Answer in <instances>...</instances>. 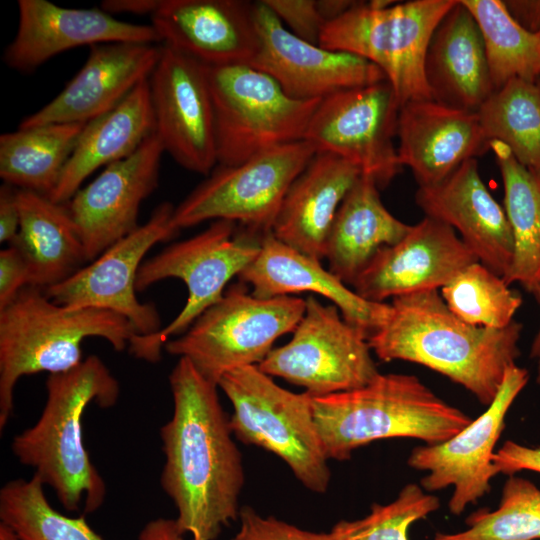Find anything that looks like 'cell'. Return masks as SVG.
Here are the masks:
<instances>
[{
    "label": "cell",
    "mask_w": 540,
    "mask_h": 540,
    "mask_svg": "<svg viewBox=\"0 0 540 540\" xmlns=\"http://www.w3.org/2000/svg\"><path fill=\"white\" fill-rule=\"evenodd\" d=\"M47 399L37 422L16 435L17 460L51 487L67 511H97L106 497L105 482L93 465L82 435V417L92 402L113 407L120 394L117 379L104 362L90 355L74 368L49 374Z\"/></svg>",
    "instance_id": "obj_3"
},
{
    "label": "cell",
    "mask_w": 540,
    "mask_h": 540,
    "mask_svg": "<svg viewBox=\"0 0 540 540\" xmlns=\"http://www.w3.org/2000/svg\"><path fill=\"white\" fill-rule=\"evenodd\" d=\"M509 14L524 29L540 32V0H504Z\"/></svg>",
    "instance_id": "obj_44"
},
{
    "label": "cell",
    "mask_w": 540,
    "mask_h": 540,
    "mask_svg": "<svg viewBox=\"0 0 540 540\" xmlns=\"http://www.w3.org/2000/svg\"><path fill=\"white\" fill-rule=\"evenodd\" d=\"M158 5V0H105L101 3V9L113 13L151 14Z\"/></svg>",
    "instance_id": "obj_46"
},
{
    "label": "cell",
    "mask_w": 540,
    "mask_h": 540,
    "mask_svg": "<svg viewBox=\"0 0 540 540\" xmlns=\"http://www.w3.org/2000/svg\"><path fill=\"white\" fill-rule=\"evenodd\" d=\"M379 188L364 175L340 204L326 241L329 271L352 285L375 254L400 241L409 231L381 201Z\"/></svg>",
    "instance_id": "obj_29"
},
{
    "label": "cell",
    "mask_w": 540,
    "mask_h": 540,
    "mask_svg": "<svg viewBox=\"0 0 540 540\" xmlns=\"http://www.w3.org/2000/svg\"><path fill=\"white\" fill-rule=\"evenodd\" d=\"M20 228L14 246L24 257L29 286L45 290L56 285L86 263L83 243L66 206L48 196L18 189Z\"/></svg>",
    "instance_id": "obj_30"
},
{
    "label": "cell",
    "mask_w": 540,
    "mask_h": 540,
    "mask_svg": "<svg viewBox=\"0 0 540 540\" xmlns=\"http://www.w3.org/2000/svg\"><path fill=\"white\" fill-rule=\"evenodd\" d=\"M390 305L387 320L368 337L379 359L421 364L463 386L480 403H492L520 355L522 324H468L450 311L438 290L396 297Z\"/></svg>",
    "instance_id": "obj_2"
},
{
    "label": "cell",
    "mask_w": 540,
    "mask_h": 540,
    "mask_svg": "<svg viewBox=\"0 0 540 540\" xmlns=\"http://www.w3.org/2000/svg\"><path fill=\"white\" fill-rule=\"evenodd\" d=\"M0 540H21L15 531L3 522H0Z\"/></svg>",
    "instance_id": "obj_49"
},
{
    "label": "cell",
    "mask_w": 540,
    "mask_h": 540,
    "mask_svg": "<svg viewBox=\"0 0 540 540\" xmlns=\"http://www.w3.org/2000/svg\"><path fill=\"white\" fill-rule=\"evenodd\" d=\"M154 131L148 78L111 111L85 124L49 198L67 203L92 173L133 154Z\"/></svg>",
    "instance_id": "obj_28"
},
{
    "label": "cell",
    "mask_w": 540,
    "mask_h": 540,
    "mask_svg": "<svg viewBox=\"0 0 540 540\" xmlns=\"http://www.w3.org/2000/svg\"><path fill=\"white\" fill-rule=\"evenodd\" d=\"M18 27L3 52L12 70L28 73L67 50L108 42L162 43L152 25L122 21L103 9L65 8L47 0H19Z\"/></svg>",
    "instance_id": "obj_20"
},
{
    "label": "cell",
    "mask_w": 540,
    "mask_h": 540,
    "mask_svg": "<svg viewBox=\"0 0 540 540\" xmlns=\"http://www.w3.org/2000/svg\"><path fill=\"white\" fill-rule=\"evenodd\" d=\"M136 334L132 324L113 311L66 307L50 300L41 288H23L0 309V430L13 414L20 378L79 365L81 344L88 337L103 338L123 351Z\"/></svg>",
    "instance_id": "obj_5"
},
{
    "label": "cell",
    "mask_w": 540,
    "mask_h": 540,
    "mask_svg": "<svg viewBox=\"0 0 540 540\" xmlns=\"http://www.w3.org/2000/svg\"><path fill=\"white\" fill-rule=\"evenodd\" d=\"M86 123L19 128L0 136V177L17 189L50 196Z\"/></svg>",
    "instance_id": "obj_32"
},
{
    "label": "cell",
    "mask_w": 540,
    "mask_h": 540,
    "mask_svg": "<svg viewBox=\"0 0 540 540\" xmlns=\"http://www.w3.org/2000/svg\"><path fill=\"white\" fill-rule=\"evenodd\" d=\"M357 2L355 0H316L318 11L326 24L345 14Z\"/></svg>",
    "instance_id": "obj_47"
},
{
    "label": "cell",
    "mask_w": 540,
    "mask_h": 540,
    "mask_svg": "<svg viewBox=\"0 0 540 540\" xmlns=\"http://www.w3.org/2000/svg\"><path fill=\"white\" fill-rule=\"evenodd\" d=\"M0 522L21 540H104L84 515L70 517L53 508L35 475L11 480L1 488Z\"/></svg>",
    "instance_id": "obj_35"
},
{
    "label": "cell",
    "mask_w": 540,
    "mask_h": 540,
    "mask_svg": "<svg viewBox=\"0 0 540 540\" xmlns=\"http://www.w3.org/2000/svg\"><path fill=\"white\" fill-rule=\"evenodd\" d=\"M424 71L432 99L449 107L477 112L494 92L480 29L460 0L433 32Z\"/></svg>",
    "instance_id": "obj_27"
},
{
    "label": "cell",
    "mask_w": 540,
    "mask_h": 540,
    "mask_svg": "<svg viewBox=\"0 0 540 540\" xmlns=\"http://www.w3.org/2000/svg\"><path fill=\"white\" fill-rule=\"evenodd\" d=\"M162 45L108 42L90 47L85 64L63 90L19 128L53 123H88L115 108L150 78Z\"/></svg>",
    "instance_id": "obj_21"
},
{
    "label": "cell",
    "mask_w": 540,
    "mask_h": 540,
    "mask_svg": "<svg viewBox=\"0 0 540 540\" xmlns=\"http://www.w3.org/2000/svg\"><path fill=\"white\" fill-rule=\"evenodd\" d=\"M452 313L462 321L491 328L510 325L522 304L521 295L479 261L466 267L441 289Z\"/></svg>",
    "instance_id": "obj_37"
},
{
    "label": "cell",
    "mask_w": 540,
    "mask_h": 540,
    "mask_svg": "<svg viewBox=\"0 0 540 540\" xmlns=\"http://www.w3.org/2000/svg\"><path fill=\"white\" fill-rule=\"evenodd\" d=\"M484 42L494 91L514 78L540 80V34L520 26L502 0H460Z\"/></svg>",
    "instance_id": "obj_33"
},
{
    "label": "cell",
    "mask_w": 540,
    "mask_h": 540,
    "mask_svg": "<svg viewBox=\"0 0 540 540\" xmlns=\"http://www.w3.org/2000/svg\"><path fill=\"white\" fill-rule=\"evenodd\" d=\"M539 34H540V32H539Z\"/></svg>",
    "instance_id": "obj_50"
},
{
    "label": "cell",
    "mask_w": 540,
    "mask_h": 540,
    "mask_svg": "<svg viewBox=\"0 0 540 540\" xmlns=\"http://www.w3.org/2000/svg\"><path fill=\"white\" fill-rule=\"evenodd\" d=\"M241 283L252 286L259 298L291 296L313 292L326 297L343 318L367 337L387 320L391 305L360 297L337 278L321 261L311 258L278 240L272 232L261 239L259 253L239 274Z\"/></svg>",
    "instance_id": "obj_25"
},
{
    "label": "cell",
    "mask_w": 540,
    "mask_h": 540,
    "mask_svg": "<svg viewBox=\"0 0 540 540\" xmlns=\"http://www.w3.org/2000/svg\"><path fill=\"white\" fill-rule=\"evenodd\" d=\"M497 473L514 475L522 470L540 473V447H527L508 440L493 455Z\"/></svg>",
    "instance_id": "obj_42"
},
{
    "label": "cell",
    "mask_w": 540,
    "mask_h": 540,
    "mask_svg": "<svg viewBox=\"0 0 540 540\" xmlns=\"http://www.w3.org/2000/svg\"><path fill=\"white\" fill-rule=\"evenodd\" d=\"M454 229L425 216L397 243L381 248L353 284L372 302H384L449 284L477 262Z\"/></svg>",
    "instance_id": "obj_19"
},
{
    "label": "cell",
    "mask_w": 540,
    "mask_h": 540,
    "mask_svg": "<svg viewBox=\"0 0 540 540\" xmlns=\"http://www.w3.org/2000/svg\"><path fill=\"white\" fill-rule=\"evenodd\" d=\"M400 107L387 80L339 91L320 101L303 140L354 163L384 189L403 167L394 144Z\"/></svg>",
    "instance_id": "obj_13"
},
{
    "label": "cell",
    "mask_w": 540,
    "mask_h": 540,
    "mask_svg": "<svg viewBox=\"0 0 540 540\" xmlns=\"http://www.w3.org/2000/svg\"><path fill=\"white\" fill-rule=\"evenodd\" d=\"M440 507L435 495L414 483L405 485L388 504L374 503L370 513L357 520H341L328 533L331 540H409L410 526Z\"/></svg>",
    "instance_id": "obj_38"
},
{
    "label": "cell",
    "mask_w": 540,
    "mask_h": 540,
    "mask_svg": "<svg viewBox=\"0 0 540 540\" xmlns=\"http://www.w3.org/2000/svg\"><path fill=\"white\" fill-rule=\"evenodd\" d=\"M397 137L399 161L410 168L419 187L441 182L465 161L490 150L477 112L434 100L402 105Z\"/></svg>",
    "instance_id": "obj_24"
},
{
    "label": "cell",
    "mask_w": 540,
    "mask_h": 540,
    "mask_svg": "<svg viewBox=\"0 0 540 540\" xmlns=\"http://www.w3.org/2000/svg\"><path fill=\"white\" fill-rule=\"evenodd\" d=\"M529 379L528 371L517 364L507 368L502 385L485 412L450 439L438 444L415 447L407 464L427 474L420 486L428 492L453 487L448 507L460 515L489 493L497 470L493 463L495 446L504 427L506 414Z\"/></svg>",
    "instance_id": "obj_15"
},
{
    "label": "cell",
    "mask_w": 540,
    "mask_h": 540,
    "mask_svg": "<svg viewBox=\"0 0 540 540\" xmlns=\"http://www.w3.org/2000/svg\"><path fill=\"white\" fill-rule=\"evenodd\" d=\"M255 2L158 0L150 18L169 45L207 66L249 64L259 47Z\"/></svg>",
    "instance_id": "obj_22"
},
{
    "label": "cell",
    "mask_w": 540,
    "mask_h": 540,
    "mask_svg": "<svg viewBox=\"0 0 540 540\" xmlns=\"http://www.w3.org/2000/svg\"><path fill=\"white\" fill-rule=\"evenodd\" d=\"M254 14L259 47L249 65L271 76L290 97L321 100L387 80L376 65L362 57L297 37L262 0L255 2Z\"/></svg>",
    "instance_id": "obj_17"
},
{
    "label": "cell",
    "mask_w": 540,
    "mask_h": 540,
    "mask_svg": "<svg viewBox=\"0 0 540 540\" xmlns=\"http://www.w3.org/2000/svg\"><path fill=\"white\" fill-rule=\"evenodd\" d=\"M530 293L534 296L537 304L540 308V284L533 287L530 291ZM531 358L535 359L537 362V377L536 382L540 387V327L539 330L532 342L531 345V352H530Z\"/></svg>",
    "instance_id": "obj_48"
},
{
    "label": "cell",
    "mask_w": 540,
    "mask_h": 540,
    "mask_svg": "<svg viewBox=\"0 0 540 540\" xmlns=\"http://www.w3.org/2000/svg\"><path fill=\"white\" fill-rule=\"evenodd\" d=\"M233 406V435L280 457L309 490L325 493L331 472L312 410L311 395L277 385L257 365L236 368L218 382Z\"/></svg>",
    "instance_id": "obj_7"
},
{
    "label": "cell",
    "mask_w": 540,
    "mask_h": 540,
    "mask_svg": "<svg viewBox=\"0 0 540 540\" xmlns=\"http://www.w3.org/2000/svg\"><path fill=\"white\" fill-rule=\"evenodd\" d=\"M18 189L4 183L0 187V242L10 244L20 228Z\"/></svg>",
    "instance_id": "obj_43"
},
{
    "label": "cell",
    "mask_w": 540,
    "mask_h": 540,
    "mask_svg": "<svg viewBox=\"0 0 540 540\" xmlns=\"http://www.w3.org/2000/svg\"><path fill=\"white\" fill-rule=\"evenodd\" d=\"M292 333L287 344L273 348L257 365L261 371L304 387L312 396L357 389L379 374L367 335L348 323L334 304L323 305L309 296Z\"/></svg>",
    "instance_id": "obj_12"
},
{
    "label": "cell",
    "mask_w": 540,
    "mask_h": 540,
    "mask_svg": "<svg viewBox=\"0 0 540 540\" xmlns=\"http://www.w3.org/2000/svg\"><path fill=\"white\" fill-rule=\"evenodd\" d=\"M240 527L232 540H331L328 533H315L273 516H261L247 506L240 509Z\"/></svg>",
    "instance_id": "obj_39"
},
{
    "label": "cell",
    "mask_w": 540,
    "mask_h": 540,
    "mask_svg": "<svg viewBox=\"0 0 540 540\" xmlns=\"http://www.w3.org/2000/svg\"><path fill=\"white\" fill-rule=\"evenodd\" d=\"M504 187V210L513 237V259L503 278L527 291L540 284V169L520 164L509 148L490 141Z\"/></svg>",
    "instance_id": "obj_31"
},
{
    "label": "cell",
    "mask_w": 540,
    "mask_h": 540,
    "mask_svg": "<svg viewBox=\"0 0 540 540\" xmlns=\"http://www.w3.org/2000/svg\"><path fill=\"white\" fill-rule=\"evenodd\" d=\"M362 175L354 163L316 152L289 187L272 233L281 242L321 261L336 212Z\"/></svg>",
    "instance_id": "obj_26"
},
{
    "label": "cell",
    "mask_w": 540,
    "mask_h": 540,
    "mask_svg": "<svg viewBox=\"0 0 540 540\" xmlns=\"http://www.w3.org/2000/svg\"><path fill=\"white\" fill-rule=\"evenodd\" d=\"M456 1H397L384 9L358 1L325 25L319 45L376 65L401 106L410 101L433 100L424 71L426 50L437 25Z\"/></svg>",
    "instance_id": "obj_8"
},
{
    "label": "cell",
    "mask_w": 540,
    "mask_h": 540,
    "mask_svg": "<svg viewBox=\"0 0 540 540\" xmlns=\"http://www.w3.org/2000/svg\"><path fill=\"white\" fill-rule=\"evenodd\" d=\"M164 152L154 131L133 154L105 167L65 203L87 262L140 226V206L158 186Z\"/></svg>",
    "instance_id": "obj_18"
},
{
    "label": "cell",
    "mask_w": 540,
    "mask_h": 540,
    "mask_svg": "<svg viewBox=\"0 0 540 540\" xmlns=\"http://www.w3.org/2000/svg\"><path fill=\"white\" fill-rule=\"evenodd\" d=\"M169 383L173 415L160 430L165 456L161 486L177 509L181 531L193 540H215L240 514L241 453L217 384L184 357Z\"/></svg>",
    "instance_id": "obj_1"
},
{
    "label": "cell",
    "mask_w": 540,
    "mask_h": 540,
    "mask_svg": "<svg viewBox=\"0 0 540 540\" xmlns=\"http://www.w3.org/2000/svg\"><path fill=\"white\" fill-rule=\"evenodd\" d=\"M315 425L328 459L348 460L372 441L444 442L473 420L410 374L379 373L365 386L312 396Z\"/></svg>",
    "instance_id": "obj_4"
},
{
    "label": "cell",
    "mask_w": 540,
    "mask_h": 540,
    "mask_svg": "<svg viewBox=\"0 0 540 540\" xmlns=\"http://www.w3.org/2000/svg\"><path fill=\"white\" fill-rule=\"evenodd\" d=\"M185 535L176 519L157 518L149 521L142 528L138 540H187Z\"/></svg>",
    "instance_id": "obj_45"
},
{
    "label": "cell",
    "mask_w": 540,
    "mask_h": 540,
    "mask_svg": "<svg viewBox=\"0 0 540 540\" xmlns=\"http://www.w3.org/2000/svg\"><path fill=\"white\" fill-rule=\"evenodd\" d=\"M477 115L489 141L502 142L520 164L540 169V80L511 79Z\"/></svg>",
    "instance_id": "obj_34"
},
{
    "label": "cell",
    "mask_w": 540,
    "mask_h": 540,
    "mask_svg": "<svg viewBox=\"0 0 540 540\" xmlns=\"http://www.w3.org/2000/svg\"><path fill=\"white\" fill-rule=\"evenodd\" d=\"M263 236L233 221L215 220L201 233L143 261L136 279L137 292L161 280L176 278L186 285L188 297L179 314L158 332L136 334L128 347L130 353L138 359L157 362L167 341L183 334L222 298L228 282L239 276L259 253Z\"/></svg>",
    "instance_id": "obj_6"
},
{
    "label": "cell",
    "mask_w": 540,
    "mask_h": 540,
    "mask_svg": "<svg viewBox=\"0 0 540 540\" xmlns=\"http://www.w3.org/2000/svg\"><path fill=\"white\" fill-rule=\"evenodd\" d=\"M306 309V300L293 296L259 298L244 283L232 284L164 349L187 358L209 381L236 368L259 365L282 335L293 332Z\"/></svg>",
    "instance_id": "obj_9"
},
{
    "label": "cell",
    "mask_w": 540,
    "mask_h": 540,
    "mask_svg": "<svg viewBox=\"0 0 540 540\" xmlns=\"http://www.w3.org/2000/svg\"><path fill=\"white\" fill-rule=\"evenodd\" d=\"M29 268L21 253L12 245L0 252V309L11 303L29 286Z\"/></svg>",
    "instance_id": "obj_41"
},
{
    "label": "cell",
    "mask_w": 540,
    "mask_h": 540,
    "mask_svg": "<svg viewBox=\"0 0 540 540\" xmlns=\"http://www.w3.org/2000/svg\"><path fill=\"white\" fill-rule=\"evenodd\" d=\"M468 528L436 533L434 540L540 539V489L531 481L510 475L496 510L480 509L466 519Z\"/></svg>",
    "instance_id": "obj_36"
},
{
    "label": "cell",
    "mask_w": 540,
    "mask_h": 540,
    "mask_svg": "<svg viewBox=\"0 0 540 540\" xmlns=\"http://www.w3.org/2000/svg\"><path fill=\"white\" fill-rule=\"evenodd\" d=\"M149 82L155 133L165 152L183 168L208 176L218 162L206 65L162 44Z\"/></svg>",
    "instance_id": "obj_16"
},
{
    "label": "cell",
    "mask_w": 540,
    "mask_h": 540,
    "mask_svg": "<svg viewBox=\"0 0 540 540\" xmlns=\"http://www.w3.org/2000/svg\"><path fill=\"white\" fill-rule=\"evenodd\" d=\"M416 204L425 216L456 231L478 261L504 278L513 259V237L502 207L479 173L477 159L462 163L441 182L419 187Z\"/></svg>",
    "instance_id": "obj_23"
},
{
    "label": "cell",
    "mask_w": 540,
    "mask_h": 540,
    "mask_svg": "<svg viewBox=\"0 0 540 540\" xmlns=\"http://www.w3.org/2000/svg\"><path fill=\"white\" fill-rule=\"evenodd\" d=\"M316 153L305 140L261 152L237 165L213 169L173 212L177 230L207 220H230L263 236L272 232L292 182Z\"/></svg>",
    "instance_id": "obj_11"
},
{
    "label": "cell",
    "mask_w": 540,
    "mask_h": 540,
    "mask_svg": "<svg viewBox=\"0 0 540 540\" xmlns=\"http://www.w3.org/2000/svg\"><path fill=\"white\" fill-rule=\"evenodd\" d=\"M217 162L237 165L261 152L304 139L320 99L287 95L249 64L207 66Z\"/></svg>",
    "instance_id": "obj_10"
},
{
    "label": "cell",
    "mask_w": 540,
    "mask_h": 540,
    "mask_svg": "<svg viewBox=\"0 0 540 540\" xmlns=\"http://www.w3.org/2000/svg\"><path fill=\"white\" fill-rule=\"evenodd\" d=\"M175 207L163 202L150 218L96 259L64 281L44 290L53 302L70 308H99L125 317L138 335H151L161 326L154 305L136 296V279L145 255L157 243L178 234L173 225Z\"/></svg>",
    "instance_id": "obj_14"
},
{
    "label": "cell",
    "mask_w": 540,
    "mask_h": 540,
    "mask_svg": "<svg viewBox=\"0 0 540 540\" xmlns=\"http://www.w3.org/2000/svg\"><path fill=\"white\" fill-rule=\"evenodd\" d=\"M283 25L297 37L319 45L326 25L316 0H262Z\"/></svg>",
    "instance_id": "obj_40"
}]
</instances>
